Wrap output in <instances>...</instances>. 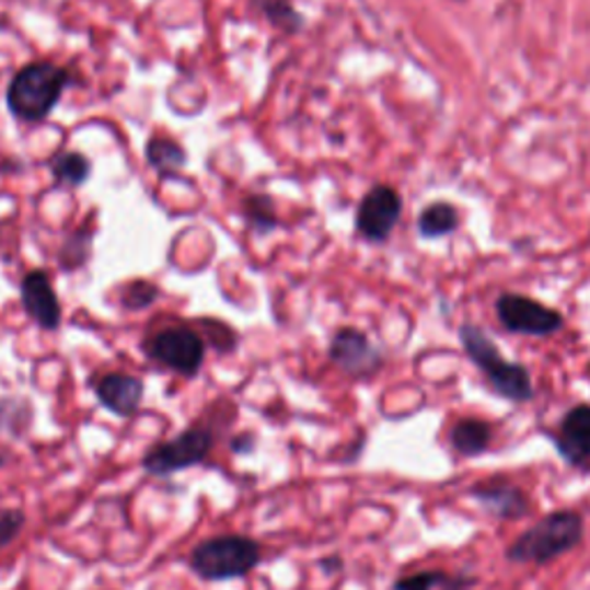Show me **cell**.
<instances>
[{
  "instance_id": "6",
  "label": "cell",
  "mask_w": 590,
  "mask_h": 590,
  "mask_svg": "<svg viewBox=\"0 0 590 590\" xmlns=\"http://www.w3.org/2000/svg\"><path fill=\"white\" fill-rule=\"evenodd\" d=\"M146 354L176 371L181 377H196L206 358V346L201 337L187 331V327H169L146 342Z\"/></svg>"
},
{
  "instance_id": "17",
  "label": "cell",
  "mask_w": 590,
  "mask_h": 590,
  "mask_svg": "<svg viewBox=\"0 0 590 590\" xmlns=\"http://www.w3.org/2000/svg\"><path fill=\"white\" fill-rule=\"evenodd\" d=\"M51 171L58 183L68 187H79L91 176V162L81 152H58L51 160Z\"/></svg>"
},
{
  "instance_id": "1",
  "label": "cell",
  "mask_w": 590,
  "mask_h": 590,
  "mask_svg": "<svg viewBox=\"0 0 590 590\" xmlns=\"http://www.w3.org/2000/svg\"><path fill=\"white\" fill-rule=\"evenodd\" d=\"M583 540V519L575 510H558L546 514L529 531H523L510 546L508 560L544 565L572 552Z\"/></svg>"
},
{
  "instance_id": "13",
  "label": "cell",
  "mask_w": 590,
  "mask_h": 590,
  "mask_svg": "<svg viewBox=\"0 0 590 590\" xmlns=\"http://www.w3.org/2000/svg\"><path fill=\"white\" fill-rule=\"evenodd\" d=\"M475 500L483 506L491 517L498 519H519L531 512V500L519 487L508 483H491L471 489Z\"/></svg>"
},
{
  "instance_id": "7",
  "label": "cell",
  "mask_w": 590,
  "mask_h": 590,
  "mask_svg": "<svg viewBox=\"0 0 590 590\" xmlns=\"http://www.w3.org/2000/svg\"><path fill=\"white\" fill-rule=\"evenodd\" d=\"M496 312L500 323L517 335L546 337L558 333L563 327V316L556 310L544 308L542 302L527 296L517 293L500 296L496 302Z\"/></svg>"
},
{
  "instance_id": "12",
  "label": "cell",
  "mask_w": 590,
  "mask_h": 590,
  "mask_svg": "<svg viewBox=\"0 0 590 590\" xmlns=\"http://www.w3.org/2000/svg\"><path fill=\"white\" fill-rule=\"evenodd\" d=\"M95 395L104 408L120 415V418H129L141 406L143 383L129 374H108L97 383Z\"/></svg>"
},
{
  "instance_id": "22",
  "label": "cell",
  "mask_w": 590,
  "mask_h": 590,
  "mask_svg": "<svg viewBox=\"0 0 590 590\" xmlns=\"http://www.w3.org/2000/svg\"><path fill=\"white\" fill-rule=\"evenodd\" d=\"M158 298V289L155 287H150V284L146 281H137L132 284V287H129L125 291V304L129 310H143L148 308V304Z\"/></svg>"
},
{
  "instance_id": "11",
  "label": "cell",
  "mask_w": 590,
  "mask_h": 590,
  "mask_svg": "<svg viewBox=\"0 0 590 590\" xmlns=\"http://www.w3.org/2000/svg\"><path fill=\"white\" fill-rule=\"evenodd\" d=\"M21 302H24L26 314L45 331H56L60 325V302L45 273H28L24 277V281H21Z\"/></svg>"
},
{
  "instance_id": "20",
  "label": "cell",
  "mask_w": 590,
  "mask_h": 590,
  "mask_svg": "<svg viewBox=\"0 0 590 590\" xmlns=\"http://www.w3.org/2000/svg\"><path fill=\"white\" fill-rule=\"evenodd\" d=\"M450 583V577L441 570H425L418 575L404 577L395 583V590H431L436 586H446Z\"/></svg>"
},
{
  "instance_id": "4",
  "label": "cell",
  "mask_w": 590,
  "mask_h": 590,
  "mask_svg": "<svg viewBox=\"0 0 590 590\" xmlns=\"http://www.w3.org/2000/svg\"><path fill=\"white\" fill-rule=\"evenodd\" d=\"M261 563V546L245 535H220L194 546L189 567L206 581L243 579Z\"/></svg>"
},
{
  "instance_id": "10",
  "label": "cell",
  "mask_w": 590,
  "mask_h": 590,
  "mask_svg": "<svg viewBox=\"0 0 590 590\" xmlns=\"http://www.w3.org/2000/svg\"><path fill=\"white\" fill-rule=\"evenodd\" d=\"M556 448L567 464L590 471V406L581 404L567 410L560 420Z\"/></svg>"
},
{
  "instance_id": "8",
  "label": "cell",
  "mask_w": 590,
  "mask_h": 590,
  "mask_svg": "<svg viewBox=\"0 0 590 590\" xmlns=\"http://www.w3.org/2000/svg\"><path fill=\"white\" fill-rule=\"evenodd\" d=\"M400 215H402L400 194L387 185H379L367 192L358 208L356 220L358 231L362 238L371 240V243H383L400 222Z\"/></svg>"
},
{
  "instance_id": "19",
  "label": "cell",
  "mask_w": 590,
  "mask_h": 590,
  "mask_svg": "<svg viewBox=\"0 0 590 590\" xmlns=\"http://www.w3.org/2000/svg\"><path fill=\"white\" fill-rule=\"evenodd\" d=\"M245 208H247L250 224L254 229L268 231V229H273L277 224L275 212H273V204H270V199H266V196H250Z\"/></svg>"
},
{
  "instance_id": "21",
  "label": "cell",
  "mask_w": 590,
  "mask_h": 590,
  "mask_svg": "<svg viewBox=\"0 0 590 590\" xmlns=\"http://www.w3.org/2000/svg\"><path fill=\"white\" fill-rule=\"evenodd\" d=\"M26 527V514L21 510H0V549L16 540Z\"/></svg>"
},
{
  "instance_id": "18",
  "label": "cell",
  "mask_w": 590,
  "mask_h": 590,
  "mask_svg": "<svg viewBox=\"0 0 590 590\" xmlns=\"http://www.w3.org/2000/svg\"><path fill=\"white\" fill-rule=\"evenodd\" d=\"M264 10L273 24L284 31H296L302 24V16L293 10L289 0H266Z\"/></svg>"
},
{
  "instance_id": "9",
  "label": "cell",
  "mask_w": 590,
  "mask_h": 590,
  "mask_svg": "<svg viewBox=\"0 0 590 590\" xmlns=\"http://www.w3.org/2000/svg\"><path fill=\"white\" fill-rule=\"evenodd\" d=\"M331 358L351 377H369L381 367V354L354 327H344L335 335L331 344Z\"/></svg>"
},
{
  "instance_id": "3",
  "label": "cell",
  "mask_w": 590,
  "mask_h": 590,
  "mask_svg": "<svg viewBox=\"0 0 590 590\" xmlns=\"http://www.w3.org/2000/svg\"><path fill=\"white\" fill-rule=\"evenodd\" d=\"M459 339H462L468 358L485 371L487 381L500 397L510 402H531L535 397L529 369L502 358L494 342L485 335V331H479L477 325L468 323L462 325Z\"/></svg>"
},
{
  "instance_id": "5",
  "label": "cell",
  "mask_w": 590,
  "mask_h": 590,
  "mask_svg": "<svg viewBox=\"0 0 590 590\" xmlns=\"http://www.w3.org/2000/svg\"><path fill=\"white\" fill-rule=\"evenodd\" d=\"M212 448V433L208 429H185L176 439L164 441L143 456V471L158 477L187 471L201 464Z\"/></svg>"
},
{
  "instance_id": "16",
  "label": "cell",
  "mask_w": 590,
  "mask_h": 590,
  "mask_svg": "<svg viewBox=\"0 0 590 590\" xmlns=\"http://www.w3.org/2000/svg\"><path fill=\"white\" fill-rule=\"evenodd\" d=\"M459 212L450 204H431L423 210L418 220V231L423 238H443L456 231Z\"/></svg>"
},
{
  "instance_id": "14",
  "label": "cell",
  "mask_w": 590,
  "mask_h": 590,
  "mask_svg": "<svg viewBox=\"0 0 590 590\" xmlns=\"http://www.w3.org/2000/svg\"><path fill=\"white\" fill-rule=\"evenodd\" d=\"M450 443L452 448L464 454V456H475L479 452H485L491 443V427L485 420L477 418H464L459 420L452 431H450Z\"/></svg>"
},
{
  "instance_id": "15",
  "label": "cell",
  "mask_w": 590,
  "mask_h": 590,
  "mask_svg": "<svg viewBox=\"0 0 590 590\" xmlns=\"http://www.w3.org/2000/svg\"><path fill=\"white\" fill-rule=\"evenodd\" d=\"M148 162L152 169H158L162 176H173V173L181 171L187 164V152L183 150V146H178L176 141L169 139H152L148 143Z\"/></svg>"
},
{
  "instance_id": "2",
  "label": "cell",
  "mask_w": 590,
  "mask_h": 590,
  "mask_svg": "<svg viewBox=\"0 0 590 590\" xmlns=\"http://www.w3.org/2000/svg\"><path fill=\"white\" fill-rule=\"evenodd\" d=\"M70 74L51 62L26 65L8 89L10 112L26 123L45 120L68 89Z\"/></svg>"
}]
</instances>
